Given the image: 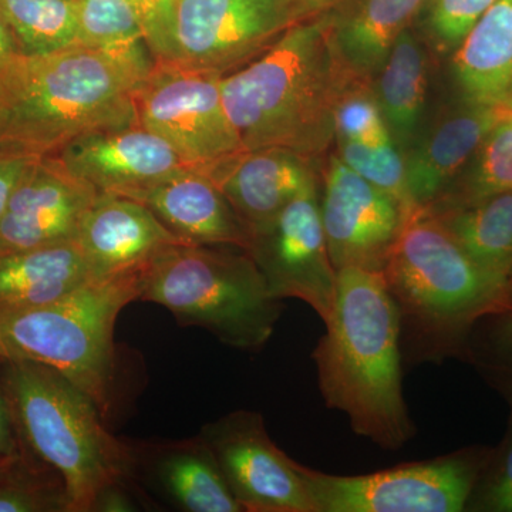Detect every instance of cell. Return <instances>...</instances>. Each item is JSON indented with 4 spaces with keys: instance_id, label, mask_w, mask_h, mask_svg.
<instances>
[{
    "instance_id": "obj_1",
    "label": "cell",
    "mask_w": 512,
    "mask_h": 512,
    "mask_svg": "<svg viewBox=\"0 0 512 512\" xmlns=\"http://www.w3.org/2000/svg\"><path fill=\"white\" fill-rule=\"evenodd\" d=\"M154 64L82 45L13 57L0 69V150L50 156L83 134L136 123V93Z\"/></svg>"
},
{
    "instance_id": "obj_2",
    "label": "cell",
    "mask_w": 512,
    "mask_h": 512,
    "mask_svg": "<svg viewBox=\"0 0 512 512\" xmlns=\"http://www.w3.org/2000/svg\"><path fill=\"white\" fill-rule=\"evenodd\" d=\"M325 325L312 357L326 406L345 413L357 436L400 450L416 426L403 396L399 309L382 272L339 269Z\"/></svg>"
},
{
    "instance_id": "obj_3",
    "label": "cell",
    "mask_w": 512,
    "mask_h": 512,
    "mask_svg": "<svg viewBox=\"0 0 512 512\" xmlns=\"http://www.w3.org/2000/svg\"><path fill=\"white\" fill-rule=\"evenodd\" d=\"M338 16L320 13L221 80L222 101L247 151L286 148L316 160L333 143V113L348 64L335 42Z\"/></svg>"
},
{
    "instance_id": "obj_4",
    "label": "cell",
    "mask_w": 512,
    "mask_h": 512,
    "mask_svg": "<svg viewBox=\"0 0 512 512\" xmlns=\"http://www.w3.org/2000/svg\"><path fill=\"white\" fill-rule=\"evenodd\" d=\"M412 359L467 355L480 320L510 308L507 286L466 254L439 218L414 208L382 271Z\"/></svg>"
},
{
    "instance_id": "obj_5",
    "label": "cell",
    "mask_w": 512,
    "mask_h": 512,
    "mask_svg": "<svg viewBox=\"0 0 512 512\" xmlns=\"http://www.w3.org/2000/svg\"><path fill=\"white\" fill-rule=\"evenodd\" d=\"M0 383L20 446L59 474L70 512L99 511L107 493L134 484L128 441L106 429L92 397L63 373L9 360L0 363Z\"/></svg>"
},
{
    "instance_id": "obj_6",
    "label": "cell",
    "mask_w": 512,
    "mask_h": 512,
    "mask_svg": "<svg viewBox=\"0 0 512 512\" xmlns=\"http://www.w3.org/2000/svg\"><path fill=\"white\" fill-rule=\"evenodd\" d=\"M144 272L92 279L45 305L3 309L0 363L30 360L59 370L107 419L116 392V320L128 303L140 301Z\"/></svg>"
},
{
    "instance_id": "obj_7",
    "label": "cell",
    "mask_w": 512,
    "mask_h": 512,
    "mask_svg": "<svg viewBox=\"0 0 512 512\" xmlns=\"http://www.w3.org/2000/svg\"><path fill=\"white\" fill-rule=\"evenodd\" d=\"M140 301L242 350L264 348L284 309L247 249L207 245L165 249L144 272Z\"/></svg>"
},
{
    "instance_id": "obj_8",
    "label": "cell",
    "mask_w": 512,
    "mask_h": 512,
    "mask_svg": "<svg viewBox=\"0 0 512 512\" xmlns=\"http://www.w3.org/2000/svg\"><path fill=\"white\" fill-rule=\"evenodd\" d=\"M222 77L181 63L156 62L136 93L138 123L215 181L247 153L225 111Z\"/></svg>"
},
{
    "instance_id": "obj_9",
    "label": "cell",
    "mask_w": 512,
    "mask_h": 512,
    "mask_svg": "<svg viewBox=\"0 0 512 512\" xmlns=\"http://www.w3.org/2000/svg\"><path fill=\"white\" fill-rule=\"evenodd\" d=\"M490 451L468 447L363 476L301 471L315 512H461Z\"/></svg>"
},
{
    "instance_id": "obj_10",
    "label": "cell",
    "mask_w": 512,
    "mask_h": 512,
    "mask_svg": "<svg viewBox=\"0 0 512 512\" xmlns=\"http://www.w3.org/2000/svg\"><path fill=\"white\" fill-rule=\"evenodd\" d=\"M316 15L308 0H178V63L227 76Z\"/></svg>"
},
{
    "instance_id": "obj_11",
    "label": "cell",
    "mask_w": 512,
    "mask_h": 512,
    "mask_svg": "<svg viewBox=\"0 0 512 512\" xmlns=\"http://www.w3.org/2000/svg\"><path fill=\"white\" fill-rule=\"evenodd\" d=\"M248 252L274 298L299 299L328 322L338 271L323 231L318 183L293 198L268 227L255 234Z\"/></svg>"
},
{
    "instance_id": "obj_12",
    "label": "cell",
    "mask_w": 512,
    "mask_h": 512,
    "mask_svg": "<svg viewBox=\"0 0 512 512\" xmlns=\"http://www.w3.org/2000/svg\"><path fill=\"white\" fill-rule=\"evenodd\" d=\"M200 434L244 512H315L302 464L276 446L261 414L238 410L205 424Z\"/></svg>"
},
{
    "instance_id": "obj_13",
    "label": "cell",
    "mask_w": 512,
    "mask_h": 512,
    "mask_svg": "<svg viewBox=\"0 0 512 512\" xmlns=\"http://www.w3.org/2000/svg\"><path fill=\"white\" fill-rule=\"evenodd\" d=\"M409 212L336 154L329 157L323 170L320 217L336 271L382 272Z\"/></svg>"
},
{
    "instance_id": "obj_14",
    "label": "cell",
    "mask_w": 512,
    "mask_h": 512,
    "mask_svg": "<svg viewBox=\"0 0 512 512\" xmlns=\"http://www.w3.org/2000/svg\"><path fill=\"white\" fill-rule=\"evenodd\" d=\"M97 195L55 157H37L0 218V254L77 241Z\"/></svg>"
},
{
    "instance_id": "obj_15",
    "label": "cell",
    "mask_w": 512,
    "mask_h": 512,
    "mask_svg": "<svg viewBox=\"0 0 512 512\" xmlns=\"http://www.w3.org/2000/svg\"><path fill=\"white\" fill-rule=\"evenodd\" d=\"M50 156L99 194L127 195L194 168L138 121L83 134Z\"/></svg>"
},
{
    "instance_id": "obj_16",
    "label": "cell",
    "mask_w": 512,
    "mask_h": 512,
    "mask_svg": "<svg viewBox=\"0 0 512 512\" xmlns=\"http://www.w3.org/2000/svg\"><path fill=\"white\" fill-rule=\"evenodd\" d=\"M128 446L131 481L138 491H148L183 512H244L201 434L153 443L128 441Z\"/></svg>"
},
{
    "instance_id": "obj_17",
    "label": "cell",
    "mask_w": 512,
    "mask_h": 512,
    "mask_svg": "<svg viewBox=\"0 0 512 512\" xmlns=\"http://www.w3.org/2000/svg\"><path fill=\"white\" fill-rule=\"evenodd\" d=\"M333 141L336 156L353 171L392 195L407 211L417 207L407 188L403 151L384 120L372 77L350 67L336 99Z\"/></svg>"
},
{
    "instance_id": "obj_18",
    "label": "cell",
    "mask_w": 512,
    "mask_h": 512,
    "mask_svg": "<svg viewBox=\"0 0 512 512\" xmlns=\"http://www.w3.org/2000/svg\"><path fill=\"white\" fill-rule=\"evenodd\" d=\"M92 279L144 272L165 249L183 244L146 205L126 195L100 192L80 227Z\"/></svg>"
},
{
    "instance_id": "obj_19",
    "label": "cell",
    "mask_w": 512,
    "mask_h": 512,
    "mask_svg": "<svg viewBox=\"0 0 512 512\" xmlns=\"http://www.w3.org/2000/svg\"><path fill=\"white\" fill-rule=\"evenodd\" d=\"M126 197L150 208L185 245L251 248V232L217 181L204 171L191 168Z\"/></svg>"
},
{
    "instance_id": "obj_20",
    "label": "cell",
    "mask_w": 512,
    "mask_h": 512,
    "mask_svg": "<svg viewBox=\"0 0 512 512\" xmlns=\"http://www.w3.org/2000/svg\"><path fill=\"white\" fill-rule=\"evenodd\" d=\"M504 110L461 100L456 109L440 117L423 140L404 151L407 188L417 207H429L439 200Z\"/></svg>"
},
{
    "instance_id": "obj_21",
    "label": "cell",
    "mask_w": 512,
    "mask_h": 512,
    "mask_svg": "<svg viewBox=\"0 0 512 512\" xmlns=\"http://www.w3.org/2000/svg\"><path fill=\"white\" fill-rule=\"evenodd\" d=\"M313 163L286 148H261L242 154L217 183L254 237L293 198L318 183Z\"/></svg>"
},
{
    "instance_id": "obj_22",
    "label": "cell",
    "mask_w": 512,
    "mask_h": 512,
    "mask_svg": "<svg viewBox=\"0 0 512 512\" xmlns=\"http://www.w3.org/2000/svg\"><path fill=\"white\" fill-rule=\"evenodd\" d=\"M460 99L504 107L512 94V0H497L453 52Z\"/></svg>"
},
{
    "instance_id": "obj_23",
    "label": "cell",
    "mask_w": 512,
    "mask_h": 512,
    "mask_svg": "<svg viewBox=\"0 0 512 512\" xmlns=\"http://www.w3.org/2000/svg\"><path fill=\"white\" fill-rule=\"evenodd\" d=\"M92 281L77 241L0 254V311L62 299Z\"/></svg>"
},
{
    "instance_id": "obj_24",
    "label": "cell",
    "mask_w": 512,
    "mask_h": 512,
    "mask_svg": "<svg viewBox=\"0 0 512 512\" xmlns=\"http://www.w3.org/2000/svg\"><path fill=\"white\" fill-rule=\"evenodd\" d=\"M372 84L394 141L409 150L419 137L429 90V55L410 29L396 40Z\"/></svg>"
},
{
    "instance_id": "obj_25",
    "label": "cell",
    "mask_w": 512,
    "mask_h": 512,
    "mask_svg": "<svg viewBox=\"0 0 512 512\" xmlns=\"http://www.w3.org/2000/svg\"><path fill=\"white\" fill-rule=\"evenodd\" d=\"M429 0H362L336 19L335 42L353 72L373 77L404 30Z\"/></svg>"
},
{
    "instance_id": "obj_26",
    "label": "cell",
    "mask_w": 512,
    "mask_h": 512,
    "mask_svg": "<svg viewBox=\"0 0 512 512\" xmlns=\"http://www.w3.org/2000/svg\"><path fill=\"white\" fill-rule=\"evenodd\" d=\"M430 211L466 254L508 289L512 276V191L463 207Z\"/></svg>"
},
{
    "instance_id": "obj_27",
    "label": "cell",
    "mask_w": 512,
    "mask_h": 512,
    "mask_svg": "<svg viewBox=\"0 0 512 512\" xmlns=\"http://www.w3.org/2000/svg\"><path fill=\"white\" fill-rule=\"evenodd\" d=\"M512 191V111L504 110L474 156L430 210L463 207Z\"/></svg>"
},
{
    "instance_id": "obj_28",
    "label": "cell",
    "mask_w": 512,
    "mask_h": 512,
    "mask_svg": "<svg viewBox=\"0 0 512 512\" xmlns=\"http://www.w3.org/2000/svg\"><path fill=\"white\" fill-rule=\"evenodd\" d=\"M19 55L42 56L77 43V0H0Z\"/></svg>"
},
{
    "instance_id": "obj_29",
    "label": "cell",
    "mask_w": 512,
    "mask_h": 512,
    "mask_svg": "<svg viewBox=\"0 0 512 512\" xmlns=\"http://www.w3.org/2000/svg\"><path fill=\"white\" fill-rule=\"evenodd\" d=\"M77 13L79 45L106 52L151 55L140 19L126 0H77Z\"/></svg>"
},
{
    "instance_id": "obj_30",
    "label": "cell",
    "mask_w": 512,
    "mask_h": 512,
    "mask_svg": "<svg viewBox=\"0 0 512 512\" xmlns=\"http://www.w3.org/2000/svg\"><path fill=\"white\" fill-rule=\"evenodd\" d=\"M0 512H70L66 485L56 471L23 450L0 478Z\"/></svg>"
},
{
    "instance_id": "obj_31",
    "label": "cell",
    "mask_w": 512,
    "mask_h": 512,
    "mask_svg": "<svg viewBox=\"0 0 512 512\" xmlns=\"http://www.w3.org/2000/svg\"><path fill=\"white\" fill-rule=\"evenodd\" d=\"M478 323L483 329L473 333L480 338L471 336L467 355L512 400V306Z\"/></svg>"
},
{
    "instance_id": "obj_32",
    "label": "cell",
    "mask_w": 512,
    "mask_h": 512,
    "mask_svg": "<svg viewBox=\"0 0 512 512\" xmlns=\"http://www.w3.org/2000/svg\"><path fill=\"white\" fill-rule=\"evenodd\" d=\"M495 2L497 0H429L427 33L440 52L453 53Z\"/></svg>"
},
{
    "instance_id": "obj_33",
    "label": "cell",
    "mask_w": 512,
    "mask_h": 512,
    "mask_svg": "<svg viewBox=\"0 0 512 512\" xmlns=\"http://www.w3.org/2000/svg\"><path fill=\"white\" fill-rule=\"evenodd\" d=\"M466 511L512 512V416L504 440L490 451Z\"/></svg>"
},
{
    "instance_id": "obj_34",
    "label": "cell",
    "mask_w": 512,
    "mask_h": 512,
    "mask_svg": "<svg viewBox=\"0 0 512 512\" xmlns=\"http://www.w3.org/2000/svg\"><path fill=\"white\" fill-rule=\"evenodd\" d=\"M134 9L148 49L156 62L178 63L177 5L178 0H126Z\"/></svg>"
},
{
    "instance_id": "obj_35",
    "label": "cell",
    "mask_w": 512,
    "mask_h": 512,
    "mask_svg": "<svg viewBox=\"0 0 512 512\" xmlns=\"http://www.w3.org/2000/svg\"><path fill=\"white\" fill-rule=\"evenodd\" d=\"M39 156L0 150V218L8 207L10 195L18 185L20 178Z\"/></svg>"
},
{
    "instance_id": "obj_36",
    "label": "cell",
    "mask_w": 512,
    "mask_h": 512,
    "mask_svg": "<svg viewBox=\"0 0 512 512\" xmlns=\"http://www.w3.org/2000/svg\"><path fill=\"white\" fill-rule=\"evenodd\" d=\"M22 451L2 383H0V467L10 466L13 461L18 460Z\"/></svg>"
},
{
    "instance_id": "obj_37",
    "label": "cell",
    "mask_w": 512,
    "mask_h": 512,
    "mask_svg": "<svg viewBox=\"0 0 512 512\" xmlns=\"http://www.w3.org/2000/svg\"><path fill=\"white\" fill-rule=\"evenodd\" d=\"M19 55L18 45L2 10H0V69Z\"/></svg>"
},
{
    "instance_id": "obj_38",
    "label": "cell",
    "mask_w": 512,
    "mask_h": 512,
    "mask_svg": "<svg viewBox=\"0 0 512 512\" xmlns=\"http://www.w3.org/2000/svg\"><path fill=\"white\" fill-rule=\"evenodd\" d=\"M309 5L318 13L333 12L336 8L350 2V0H308Z\"/></svg>"
},
{
    "instance_id": "obj_39",
    "label": "cell",
    "mask_w": 512,
    "mask_h": 512,
    "mask_svg": "<svg viewBox=\"0 0 512 512\" xmlns=\"http://www.w3.org/2000/svg\"><path fill=\"white\" fill-rule=\"evenodd\" d=\"M507 292H508V299H510V305L512 306V276H511L510 282H508Z\"/></svg>"
},
{
    "instance_id": "obj_40",
    "label": "cell",
    "mask_w": 512,
    "mask_h": 512,
    "mask_svg": "<svg viewBox=\"0 0 512 512\" xmlns=\"http://www.w3.org/2000/svg\"><path fill=\"white\" fill-rule=\"evenodd\" d=\"M504 109L508 110V111H512V94H511L510 99H508L507 103H505Z\"/></svg>"
},
{
    "instance_id": "obj_41",
    "label": "cell",
    "mask_w": 512,
    "mask_h": 512,
    "mask_svg": "<svg viewBox=\"0 0 512 512\" xmlns=\"http://www.w3.org/2000/svg\"><path fill=\"white\" fill-rule=\"evenodd\" d=\"M8 467H0V478L5 476V473H6V470H8Z\"/></svg>"
}]
</instances>
